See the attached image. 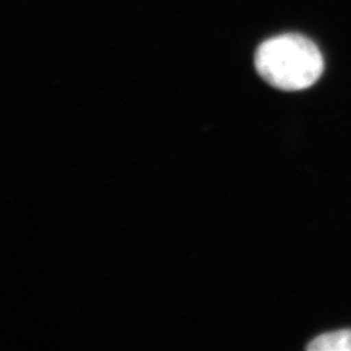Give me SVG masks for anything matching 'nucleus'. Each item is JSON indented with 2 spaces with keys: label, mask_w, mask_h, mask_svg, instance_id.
Wrapping results in <instances>:
<instances>
[{
  "label": "nucleus",
  "mask_w": 351,
  "mask_h": 351,
  "mask_svg": "<svg viewBox=\"0 0 351 351\" xmlns=\"http://www.w3.org/2000/svg\"><path fill=\"white\" fill-rule=\"evenodd\" d=\"M255 68L271 86L297 91L313 86L324 62L313 40L301 34H282L263 42L255 53Z\"/></svg>",
  "instance_id": "obj_1"
},
{
  "label": "nucleus",
  "mask_w": 351,
  "mask_h": 351,
  "mask_svg": "<svg viewBox=\"0 0 351 351\" xmlns=\"http://www.w3.org/2000/svg\"><path fill=\"white\" fill-rule=\"evenodd\" d=\"M307 350L351 351V329L322 335L308 343Z\"/></svg>",
  "instance_id": "obj_2"
}]
</instances>
